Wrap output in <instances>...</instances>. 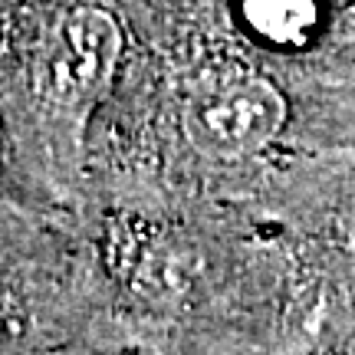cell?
<instances>
[{"mask_svg": "<svg viewBox=\"0 0 355 355\" xmlns=\"http://www.w3.org/2000/svg\"><path fill=\"white\" fill-rule=\"evenodd\" d=\"M247 26L273 46H300L319 24V0H241Z\"/></svg>", "mask_w": 355, "mask_h": 355, "instance_id": "3", "label": "cell"}, {"mask_svg": "<svg viewBox=\"0 0 355 355\" xmlns=\"http://www.w3.org/2000/svg\"><path fill=\"white\" fill-rule=\"evenodd\" d=\"M286 122V99L263 76H207L181 105V128L207 158H243L260 152Z\"/></svg>", "mask_w": 355, "mask_h": 355, "instance_id": "1", "label": "cell"}, {"mask_svg": "<svg viewBox=\"0 0 355 355\" xmlns=\"http://www.w3.org/2000/svg\"><path fill=\"white\" fill-rule=\"evenodd\" d=\"M122 60V30L105 7L73 3L50 24L40 46L37 76L63 109H86L109 89Z\"/></svg>", "mask_w": 355, "mask_h": 355, "instance_id": "2", "label": "cell"}]
</instances>
